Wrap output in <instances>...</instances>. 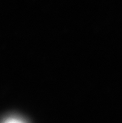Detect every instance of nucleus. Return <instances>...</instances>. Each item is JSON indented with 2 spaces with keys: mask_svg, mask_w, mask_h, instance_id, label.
<instances>
[{
  "mask_svg": "<svg viewBox=\"0 0 122 123\" xmlns=\"http://www.w3.org/2000/svg\"><path fill=\"white\" fill-rule=\"evenodd\" d=\"M2 123H27L24 119L21 118L20 117L17 116H11L6 117L2 122Z\"/></svg>",
  "mask_w": 122,
  "mask_h": 123,
  "instance_id": "1",
  "label": "nucleus"
}]
</instances>
